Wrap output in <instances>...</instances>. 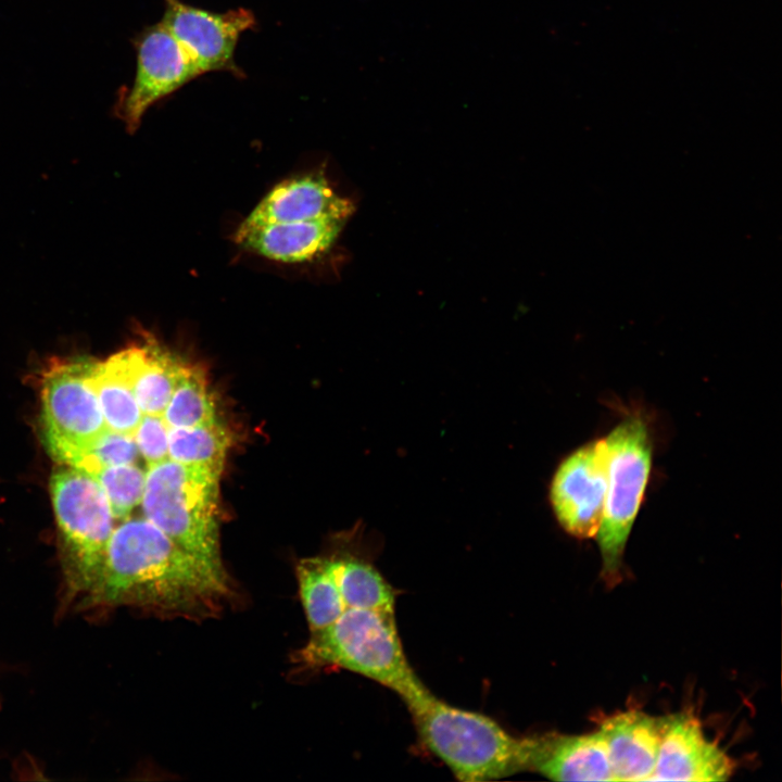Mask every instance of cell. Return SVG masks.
<instances>
[{
  "mask_svg": "<svg viewBox=\"0 0 782 782\" xmlns=\"http://www.w3.org/2000/svg\"><path fill=\"white\" fill-rule=\"evenodd\" d=\"M223 564L200 557L148 519L114 528L85 607L130 606L165 617L215 615L231 594Z\"/></svg>",
  "mask_w": 782,
  "mask_h": 782,
  "instance_id": "6da1fadb",
  "label": "cell"
},
{
  "mask_svg": "<svg viewBox=\"0 0 782 782\" xmlns=\"http://www.w3.org/2000/svg\"><path fill=\"white\" fill-rule=\"evenodd\" d=\"M424 745L461 781L503 779L526 771L525 736L494 719L450 705L427 686L403 701Z\"/></svg>",
  "mask_w": 782,
  "mask_h": 782,
  "instance_id": "7a4b0ae2",
  "label": "cell"
},
{
  "mask_svg": "<svg viewBox=\"0 0 782 782\" xmlns=\"http://www.w3.org/2000/svg\"><path fill=\"white\" fill-rule=\"evenodd\" d=\"M295 661L307 670L352 671L392 690L402 701L425 686L405 655L394 610L344 611L330 625L311 631Z\"/></svg>",
  "mask_w": 782,
  "mask_h": 782,
  "instance_id": "3957f363",
  "label": "cell"
},
{
  "mask_svg": "<svg viewBox=\"0 0 782 782\" xmlns=\"http://www.w3.org/2000/svg\"><path fill=\"white\" fill-rule=\"evenodd\" d=\"M220 471L169 458L148 466L143 517L177 544L219 563L218 481Z\"/></svg>",
  "mask_w": 782,
  "mask_h": 782,
  "instance_id": "277c9868",
  "label": "cell"
},
{
  "mask_svg": "<svg viewBox=\"0 0 782 782\" xmlns=\"http://www.w3.org/2000/svg\"><path fill=\"white\" fill-rule=\"evenodd\" d=\"M50 490L63 546L65 595L68 602H81L100 573L114 516L100 483L81 469L56 468Z\"/></svg>",
  "mask_w": 782,
  "mask_h": 782,
  "instance_id": "5b68a950",
  "label": "cell"
},
{
  "mask_svg": "<svg viewBox=\"0 0 782 782\" xmlns=\"http://www.w3.org/2000/svg\"><path fill=\"white\" fill-rule=\"evenodd\" d=\"M605 442L607 489L595 538L602 558L601 578L614 588L622 580L626 544L648 481L652 441L644 419L631 415L610 431Z\"/></svg>",
  "mask_w": 782,
  "mask_h": 782,
  "instance_id": "8992f818",
  "label": "cell"
},
{
  "mask_svg": "<svg viewBox=\"0 0 782 782\" xmlns=\"http://www.w3.org/2000/svg\"><path fill=\"white\" fill-rule=\"evenodd\" d=\"M96 364L87 357L60 361L42 377L43 443L63 465L76 467L108 429L92 381Z\"/></svg>",
  "mask_w": 782,
  "mask_h": 782,
  "instance_id": "52a82bcc",
  "label": "cell"
},
{
  "mask_svg": "<svg viewBox=\"0 0 782 782\" xmlns=\"http://www.w3.org/2000/svg\"><path fill=\"white\" fill-rule=\"evenodd\" d=\"M299 594L311 631L354 608L394 610L395 593L368 559L336 553L302 559L297 566Z\"/></svg>",
  "mask_w": 782,
  "mask_h": 782,
  "instance_id": "ba28073f",
  "label": "cell"
},
{
  "mask_svg": "<svg viewBox=\"0 0 782 782\" xmlns=\"http://www.w3.org/2000/svg\"><path fill=\"white\" fill-rule=\"evenodd\" d=\"M136 73L114 104V114L134 134L155 103L201 76L175 37L162 22L143 28L134 39Z\"/></svg>",
  "mask_w": 782,
  "mask_h": 782,
  "instance_id": "9c48e42d",
  "label": "cell"
},
{
  "mask_svg": "<svg viewBox=\"0 0 782 782\" xmlns=\"http://www.w3.org/2000/svg\"><path fill=\"white\" fill-rule=\"evenodd\" d=\"M162 23L195 64L200 74L229 72L238 78L244 73L235 61L240 35L255 28L251 10L239 8L217 13L180 0H163Z\"/></svg>",
  "mask_w": 782,
  "mask_h": 782,
  "instance_id": "30bf717a",
  "label": "cell"
},
{
  "mask_svg": "<svg viewBox=\"0 0 782 782\" xmlns=\"http://www.w3.org/2000/svg\"><path fill=\"white\" fill-rule=\"evenodd\" d=\"M607 489V446L598 439L580 446L557 467L550 501L562 528L577 539L595 538Z\"/></svg>",
  "mask_w": 782,
  "mask_h": 782,
  "instance_id": "8fae6325",
  "label": "cell"
},
{
  "mask_svg": "<svg viewBox=\"0 0 782 782\" xmlns=\"http://www.w3.org/2000/svg\"><path fill=\"white\" fill-rule=\"evenodd\" d=\"M735 761L710 740L692 712L663 717L659 752L651 781H728Z\"/></svg>",
  "mask_w": 782,
  "mask_h": 782,
  "instance_id": "7c38bea8",
  "label": "cell"
},
{
  "mask_svg": "<svg viewBox=\"0 0 782 782\" xmlns=\"http://www.w3.org/2000/svg\"><path fill=\"white\" fill-rule=\"evenodd\" d=\"M526 771L553 781H615L602 735L546 732L525 736Z\"/></svg>",
  "mask_w": 782,
  "mask_h": 782,
  "instance_id": "4fadbf2b",
  "label": "cell"
},
{
  "mask_svg": "<svg viewBox=\"0 0 782 782\" xmlns=\"http://www.w3.org/2000/svg\"><path fill=\"white\" fill-rule=\"evenodd\" d=\"M352 202L337 194L323 172L300 174L277 184L244 219L248 223L345 220Z\"/></svg>",
  "mask_w": 782,
  "mask_h": 782,
  "instance_id": "5bb4252c",
  "label": "cell"
},
{
  "mask_svg": "<svg viewBox=\"0 0 782 782\" xmlns=\"http://www.w3.org/2000/svg\"><path fill=\"white\" fill-rule=\"evenodd\" d=\"M615 781H651L659 752L663 717L628 709L604 717L596 729Z\"/></svg>",
  "mask_w": 782,
  "mask_h": 782,
  "instance_id": "9a60e30c",
  "label": "cell"
},
{
  "mask_svg": "<svg viewBox=\"0 0 782 782\" xmlns=\"http://www.w3.org/2000/svg\"><path fill=\"white\" fill-rule=\"evenodd\" d=\"M345 220L298 223H248L234 234L235 242L248 251L283 263L308 262L328 251Z\"/></svg>",
  "mask_w": 782,
  "mask_h": 782,
  "instance_id": "2e32d148",
  "label": "cell"
},
{
  "mask_svg": "<svg viewBox=\"0 0 782 782\" xmlns=\"http://www.w3.org/2000/svg\"><path fill=\"white\" fill-rule=\"evenodd\" d=\"M92 381L106 427L134 434L142 413L134 393L129 348L97 361Z\"/></svg>",
  "mask_w": 782,
  "mask_h": 782,
  "instance_id": "e0dca14e",
  "label": "cell"
},
{
  "mask_svg": "<svg viewBox=\"0 0 782 782\" xmlns=\"http://www.w3.org/2000/svg\"><path fill=\"white\" fill-rule=\"evenodd\" d=\"M129 351L134 393L142 415H162L185 362L154 341Z\"/></svg>",
  "mask_w": 782,
  "mask_h": 782,
  "instance_id": "ac0fdd59",
  "label": "cell"
},
{
  "mask_svg": "<svg viewBox=\"0 0 782 782\" xmlns=\"http://www.w3.org/2000/svg\"><path fill=\"white\" fill-rule=\"evenodd\" d=\"M162 416L168 427H193L217 420L213 394L199 366L184 363Z\"/></svg>",
  "mask_w": 782,
  "mask_h": 782,
  "instance_id": "d6986e66",
  "label": "cell"
},
{
  "mask_svg": "<svg viewBox=\"0 0 782 782\" xmlns=\"http://www.w3.org/2000/svg\"><path fill=\"white\" fill-rule=\"evenodd\" d=\"M230 436L218 419L193 427H168V458L222 472Z\"/></svg>",
  "mask_w": 782,
  "mask_h": 782,
  "instance_id": "ffe728a7",
  "label": "cell"
},
{
  "mask_svg": "<svg viewBox=\"0 0 782 782\" xmlns=\"http://www.w3.org/2000/svg\"><path fill=\"white\" fill-rule=\"evenodd\" d=\"M100 483L114 518L127 519L141 504L146 471L136 464L105 467L92 475Z\"/></svg>",
  "mask_w": 782,
  "mask_h": 782,
  "instance_id": "44dd1931",
  "label": "cell"
},
{
  "mask_svg": "<svg viewBox=\"0 0 782 782\" xmlns=\"http://www.w3.org/2000/svg\"><path fill=\"white\" fill-rule=\"evenodd\" d=\"M138 456L134 434L108 428L75 468L93 475L105 467L136 464Z\"/></svg>",
  "mask_w": 782,
  "mask_h": 782,
  "instance_id": "7402d4cb",
  "label": "cell"
},
{
  "mask_svg": "<svg viewBox=\"0 0 782 782\" xmlns=\"http://www.w3.org/2000/svg\"><path fill=\"white\" fill-rule=\"evenodd\" d=\"M134 438L148 466L168 458V426L162 415H142Z\"/></svg>",
  "mask_w": 782,
  "mask_h": 782,
  "instance_id": "603a6c76",
  "label": "cell"
}]
</instances>
